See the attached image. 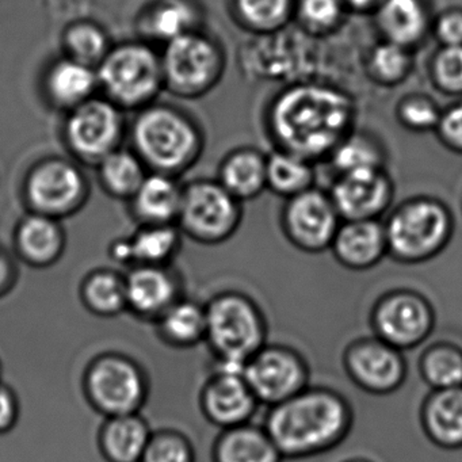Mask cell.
<instances>
[{
    "label": "cell",
    "instance_id": "11",
    "mask_svg": "<svg viewBox=\"0 0 462 462\" xmlns=\"http://www.w3.org/2000/svg\"><path fill=\"white\" fill-rule=\"evenodd\" d=\"M23 194L29 212L61 220L82 209L88 183L74 162L48 158L29 170Z\"/></svg>",
    "mask_w": 462,
    "mask_h": 462
},
{
    "label": "cell",
    "instance_id": "6",
    "mask_svg": "<svg viewBox=\"0 0 462 462\" xmlns=\"http://www.w3.org/2000/svg\"><path fill=\"white\" fill-rule=\"evenodd\" d=\"M388 255L402 264L437 258L450 243L454 218L450 209L432 197H416L397 207L385 224Z\"/></svg>",
    "mask_w": 462,
    "mask_h": 462
},
{
    "label": "cell",
    "instance_id": "31",
    "mask_svg": "<svg viewBox=\"0 0 462 462\" xmlns=\"http://www.w3.org/2000/svg\"><path fill=\"white\" fill-rule=\"evenodd\" d=\"M180 235L177 224L142 226L134 236L126 237L131 264L167 266L180 250Z\"/></svg>",
    "mask_w": 462,
    "mask_h": 462
},
{
    "label": "cell",
    "instance_id": "49",
    "mask_svg": "<svg viewBox=\"0 0 462 462\" xmlns=\"http://www.w3.org/2000/svg\"><path fill=\"white\" fill-rule=\"evenodd\" d=\"M0 375H2V365H0Z\"/></svg>",
    "mask_w": 462,
    "mask_h": 462
},
{
    "label": "cell",
    "instance_id": "26",
    "mask_svg": "<svg viewBox=\"0 0 462 462\" xmlns=\"http://www.w3.org/2000/svg\"><path fill=\"white\" fill-rule=\"evenodd\" d=\"M266 170L267 156L253 148H240L224 159L217 180L237 201H250L267 189Z\"/></svg>",
    "mask_w": 462,
    "mask_h": 462
},
{
    "label": "cell",
    "instance_id": "15",
    "mask_svg": "<svg viewBox=\"0 0 462 462\" xmlns=\"http://www.w3.org/2000/svg\"><path fill=\"white\" fill-rule=\"evenodd\" d=\"M340 220L329 194L315 188L286 199L281 213V226L286 239L307 254L329 250Z\"/></svg>",
    "mask_w": 462,
    "mask_h": 462
},
{
    "label": "cell",
    "instance_id": "2",
    "mask_svg": "<svg viewBox=\"0 0 462 462\" xmlns=\"http://www.w3.org/2000/svg\"><path fill=\"white\" fill-rule=\"evenodd\" d=\"M356 420L350 400L324 385H310L286 402L267 408L263 427L283 459H304L334 450Z\"/></svg>",
    "mask_w": 462,
    "mask_h": 462
},
{
    "label": "cell",
    "instance_id": "46",
    "mask_svg": "<svg viewBox=\"0 0 462 462\" xmlns=\"http://www.w3.org/2000/svg\"><path fill=\"white\" fill-rule=\"evenodd\" d=\"M17 270L10 256L0 250V297L9 293L15 283Z\"/></svg>",
    "mask_w": 462,
    "mask_h": 462
},
{
    "label": "cell",
    "instance_id": "35",
    "mask_svg": "<svg viewBox=\"0 0 462 462\" xmlns=\"http://www.w3.org/2000/svg\"><path fill=\"white\" fill-rule=\"evenodd\" d=\"M337 175L358 170L383 169V148L369 134L351 132L328 156Z\"/></svg>",
    "mask_w": 462,
    "mask_h": 462
},
{
    "label": "cell",
    "instance_id": "20",
    "mask_svg": "<svg viewBox=\"0 0 462 462\" xmlns=\"http://www.w3.org/2000/svg\"><path fill=\"white\" fill-rule=\"evenodd\" d=\"M419 423L438 448H462V386L430 391L419 408Z\"/></svg>",
    "mask_w": 462,
    "mask_h": 462
},
{
    "label": "cell",
    "instance_id": "24",
    "mask_svg": "<svg viewBox=\"0 0 462 462\" xmlns=\"http://www.w3.org/2000/svg\"><path fill=\"white\" fill-rule=\"evenodd\" d=\"M183 188L171 175L151 172L132 197V215L142 226L177 224Z\"/></svg>",
    "mask_w": 462,
    "mask_h": 462
},
{
    "label": "cell",
    "instance_id": "48",
    "mask_svg": "<svg viewBox=\"0 0 462 462\" xmlns=\"http://www.w3.org/2000/svg\"><path fill=\"white\" fill-rule=\"evenodd\" d=\"M342 462H374L372 459L365 458V457H353V458L343 459Z\"/></svg>",
    "mask_w": 462,
    "mask_h": 462
},
{
    "label": "cell",
    "instance_id": "3",
    "mask_svg": "<svg viewBox=\"0 0 462 462\" xmlns=\"http://www.w3.org/2000/svg\"><path fill=\"white\" fill-rule=\"evenodd\" d=\"M132 151L151 172L182 174L190 169L204 148L197 124L169 105L152 104L139 110L131 128Z\"/></svg>",
    "mask_w": 462,
    "mask_h": 462
},
{
    "label": "cell",
    "instance_id": "27",
    "mask_svg": "<svg viewBox=\"0 0 462 462\" xmlns=\"http://www.w3.org/2000/svg\"><path fill=\"white\" fill-rule=\"evenodd\" d=\"M151 437L147 421L137 413L112 416L102 427L99 446L109 462H140Z\"/></svg>",
    "mask_w": 462,
    "mask_h": 462
},
{
    "label": "cell",
    "instance_id": "33",
    "mask_svg": "<svg viewBox=\"0 0 462 462\" xmlns=\"http://www.w3.org/2000/svg\"><path fill=\"white\" fill-rule=\"evenodd\" d=\"M197 15L190 5L182 0H166L143 21L144 42H167L196 32Z\"/></svg>",
    "mask_w": 462,
    "mask_h": 462
},
{
    "label": "cell",
    "instance_id": "44",
    "mask_svg": "<svg viewBox=\"0 0 462 462\" xmlns=\"http://www.w3.org/2000/svg\"><path fill=\"white\" fill-rule=\"evenodd\" d=\"M434 36L440 47H462V10L451 9L434 23Z\"/></svg>",
    "mask_w": 462,
    "mask_h": 462
},
{
    "label": "cell",
    "instance_id": "32",
    "mask_svg": "<svg viewBox=\"0 0 462 462\" xmlns=\"http://www.w3.org/2000/svg\"><path fill=\"white\" fill-rule=\"evenodd\" d=\"M266 177L267 189L288 199L313 188L315 170L312 162L286 151L275 150L267 156Z\"/></svg>",
    "mask_w": 462,
    "mask_h": 462
},
{
    "label": "cell",
    "instance_id": "45",
    "mask_svg": "<svg viewBox=\"0 0 462 462\" xmlns=\"http://www.w3.org/2000/svg\"><path fill=\"white\" fill-rule=\"evenodd\" d=\"M20 415L17 396L9 386L0 383V434L13 430Z\"/></svg>",
    "mask_w": 462,
    "mask_h": 462
},
{
    "label": "cell",
    "instance_id": "41",
    "mask_svg": "<svg viewBox=\"0 0 462 462\" xmlns=\"http://www.w3.org/2000/svg\"><path fill=\"white\" fill-rule=\"evenodd\" d=\"M442 110L426 96H408L397 105L396 117L402 128L416 134L435 132Z\"/></svg>",
    "mask_w": 462,
    "mask_h": 462
},
{
    "label": "cell",
    "instance_id": "28",
    "mask_svg": "<svg viewBox=\"0 0 462 462\" xmlns=\"http://www.w3.org/2000/svg\"><path fill=\"white\" fill-rule=\"evenodd\" d=\"M156 321L162 339L172 347L191 348L205 342V304L180 297Z\"/></svg>",
    "mask_w": 462,
    "mask_h": 462
},
{
    "label": "cell",
    "instance_id": "29",
    "mask_svg": "<svg viewBox=\"0 0 462 462\" xmlns=\"http://www.w3.org/2000/svg\"><path fill=\"white\" fill-rule=\"evenodd\" d=\"M105 193L116 199L131 201L147 177V167L134 151L118 148L97 164Z\"/></svg>",
    "mask_w": 462,
    "mask_h": 462
},
{
    "label": "cell",
    "instance_id": "4",
    "mask_svg": "<svg viewBox=\"0 0 462 462\" xmlns=\"http://www.w3.org/2000/svg\"><path fill=\"white\" fill-rule=\"evenodd\" d=\"M207 334L215 366L242 372L245 362L269 342V323L261 305L239 291L216 293L205 304Z\"/></svg>",
    "mask_w": 462,
    "mask_h": 462
},
{
    "label": "cell",
    "instance_id": "21",
    "mask_svg": "<svg viewBox=\"0 0 462 462\" xmlns=\"http://www.w3.org/2000/svg\"><path fill=\"white\" fill-rule=\"evenodd\" d=\"M42 90L53 107L69 112L99 91L97 69L64 56L48 67Z\"/></svg>",
    "mask_w": 462,
    "mask_h": 462
},
{
    "label": "cell",
    "instance_id": "42",
    "mask_svg": "<svg viewBox=\"0 0 462 462\" xmlns=\"http://www.w3.org/2000/svg\"><path fill=\"white\" fill-rule=\"evenodd\" d=\"M340 0H301L300 20L313 32H328L337 28L342 17Z\"/></svg>",
    "mask_w": 462,
    "mask_h": 462
},
{
    "label": "cell",
    "instance_id": "17",
    "mask_svg": "<svg viewBox=\"0 0 462 462\" xmlns=\"http://www.w3.org/2000/svg\"><path fill=\"white\" fill-rule=\"evenodd\" d=\"M343 221L377 220L393 201V180L383 169L337 175L329 191Z\"/></svg>",
    "mask_w": 462,
    "mask_h": 462
},
{
    "label": "cell",
    "instance_id": "8",
    "mask_svg": "<svg viewBox=\"0 0 462 462\" xmlns=\"http://www.w3.org/2000/svg\"><path fill=\"white\" fill-rule=\"evenodd\" d=\"M242 217V202L218 180H194L183 188L177 226L194 242L205 245L226 242L236 234Z\"/></svg>",
    "mask_w": 462,
    "mask_h": 462
},
{
    "label": "cell",
    "instance_id": "9",
    "mask_svg": "<svg viewBox=\"0 0 462 462\" xmlns=\"http://www.w3.org/2000/svg\"><path fill=\"white\" fill-rule=\"evenodd\" d=\"M435 324L434 305L413 289L385 291L375 300L369 312L372 334L404 353L426 343Z\"/></svg>",
    "mask_w": 462,
    "mask_h": 462
},
{
    "label": "cell",
    "instance_id": "18",
    "mask_svg": "<svg viewBox=\"0 0 462 462\" xmlns=\"http://www.w3.org/2000/svg\"><path fill=\"white\" fill-rule=\"evenodd\" d=\"M329 250L351 272H366L388 255L385 224L378 220L343 221Z\"/></svg>",
    "mask_w": 462,
    "mask_h": 462
},
{
    "label": "cell",
    "instance_id": "10",
    "mask_svg": "<svg viewBox=\"0 0 462 462\" xmlns=\"http://www.w3.org/2000/svg\"><path fill=\"white\" fill-rule=\"evenodd\" d=\"M124 110L105 97H93L67 112L63 140L72 158L96 166L120 148L125 132Z\"/></svg>",
    "mask_w": 462,
    "mask_h": 462
},
{
    "label": "cell",
    "instance_id": "40",
    "mask_svg": "<svg viewBox=\"0 0 462 462\" xmlns=\"http://www.w3.org/2000/svg\"><path fill=\"white\" fill-rule=\"evenodd\" d=\"M140 462H196L193 443L175 430L155 432Z\"/></svg>",
    "mask_w": 462,
    "mask_h": 462
},
{
    "label": "cell",
    "instance_id": "14",
    "mask_svg": "<svg viewBox=\"0 0 462 462\" xmlns=\"http://www.w3.org/2000/svg\"><path fill=\"white\" fill-rule=\"evenodd\" d=\"M342 366L356 388L373 396L394 393L408 377L404 351L373 334L347 343L342 354Z\"/></svg>",
    "mask_w": 462,
    "mask_h": 462
},
{
    "label": "cell",
    "instance_id": "37",
    "mask_svg": "<svg viewBox=\"0 0 462 462\" xmlns=\"http://www.w3.org/2000/svg\"><path fill=\"white\" fill-rule=\"evenodd\" d=\"M61 42L66 52L64 56L94 69L106 58L112 48L107 34L99 26L90 23H79L69 26L64 32Z\"/></svg>",
    "mask_w": 462,
    "mask_h": 462
},
{
    "label": "cell",
    "instance_id": "47",
    "mask_svg": "<svg viewBox=\"0 0 462 462\" xmlns=\"http://www.w3.org/2000/svg\"><path fill=\"white\" fill-rule=\"evenodd\" d=\"M348 6L356 10H367L372 7L380 6L383 0H345Z\"/></svg>",
    "mask_w": 462,
    "mask_h": 462
},
{
    "label": "cell",
    "instance_id": "22",
    "mask_svg": "<svg viewBox=\"0 0 462 462\" xmlns=\"http://www.w3.org/2000/svg\"><path fill=\"white\" fill-rule=\"evenodd\" d=\"M14 247L29 266H52L66 248V234L60 220L29 212L15 228Z\"/></svg>",
    "mask_w": 462,
    "mask_h": 462
},
{
    "label": "cell",
    "instance_id": "38",
    "mask_svg": "<svg viewBox=\"0 0 462 462\" xmlns=\"http://www.w3.org/2000/svg\"><path fill=\"white\" fill-rule=\"evenodd\" d=\"M291 7V0H236L240 21L259 33L282 28L288 23Z\"/></svg>",
    "mask_w": 462,
    "mask_h": 462
},
{
    "label": "cell",
    "instance_id": "12",
    "mask_svg": "<svg viewBox=\"0 0 462 462\" xmlns=\"http://www.w3.org/2000/svg\"><path fill=\"white\" fill-rule=\"evenodd\" d=\"M261 405L286 402L310 385V367L301 351L285 343L267 342L242 370Z\"/></svg>",
    "mask_w": 462,
    "mask_h": 462
},
{
    "label": "cell",
    "instance_id": "43",
    "mask_svg": "<svg viewBox=\"0 0 462 462\" xmlns=\"http://www.w3.org/2000/svg\"><path fill=\"white\" fill-rule=\"evenodd\" d=\"M435 134L443 147L462 155V99L443 110Z\"/></svg>",
    "mask_w": 462,
    "mask_h": 462
},
{
    "label": "cell",
    "instance_id": "13",
    "mask_svg": "<svg viewBox=\"0 0 462 462\" xmlns=\"http://www.w3.org/2000/svg\"><path fill=\"white\" fill-rule=\"evenodd\" d=\"M88 402L106 418L137 413L147 397V380L139 365L120 354H105L85 375Z\"/></svg>",
    "mask_w": 462,
    "mask_h": 462
},
{
    "label": "cell",
    "instance_id": "7",
    "mask_svg": "<svg viewBox=\"0 0 462 462\" xmlns=\"http://www.w3.org/2000/svg\"><path fill=\"white\" fill-rule=\"evenodd\" d=\"M164 90L183 99L209 93L224 72V53L217 42L191 32L164 45L161 52Z\"/></svg>",
    "mask_w": 462,
    "mask_h": 462
},
{
    "label": "cell",
    "instance_id": "30",
    "mask_svg": "<svg viewBox=\"0 0 462 462\" xmlns=\"http://www.w3.org/2000/svg\"><path fill=\"white\" fill-rule=\"evenodd\" d=\"M418 372L430 391L462 386L461 346L448 340L430 343L419 356Z\"/></svg>",
    "mask_w": 462,
    "mask_h": 462
},
{
    "label": "cell",
    "instance_id": "16",
    "mask_svg": "<svg viewBox=\"0 0 462 462\" xmlns=\"http://www.w3.org/2000/svg\"><path fill=\"white\" fill-rule=\"evenodd\" d=\"M199 410L218 430L250 423L261 402L240 370L213 366L199 391Z\"/></svg>",
    "mask_w": 462,
    "mask_h": 462
},
{
    "label": "cell",
    "instance_id": "1",
    "mask_svg": "<svg viewBox=\"0 0 462 462\" xmlns=\"http://www.w3.org/2000/svg\"><path fill=\"white\" fill-rule=\"evenodd\" d=\"M353 99L324 85H294L275 97L267 112V128L277 150L310 162L328 158L353 132Z\"/></svg>",
    "mask_w": 462,
    "mask_h": 462
},
{
    "label": "cell",
    "instance_id": "25",
    "mask_svg": "<svg viewBox=\"0 0 462 462\" xmlns=\"http://www.w3.org/2000/svg\"><path fill=\"white\" fill-rule=\"evenodd\" d=\"M429 18L419 0H383L377 10V28L386 42L412 50L426 39Z\"/></svg>",
    "mask_w": 462,
    "mask_h": 462
},
{
    "label": "cell",
    "instance_id": "36",
    "mask_svg": "<svg viewBox=\"0 0 462 462\" xmlns=\"http://www.w3.org/2000/svg\"><path fill=\"white\" fill-rule=\"evenodd\" d=\"M412 50L383 40L375 45L367 59V72L375 83L397 86L412 71Z\"/></svg>",
    "mask_w": 462,
    "mask_h": 462
},
{
    "label": "cell",
    "instance_id": "5",
    "mask_svg": "<svg viewBox=\"0 0 462 462\" xmlns=\"http://www.w3.org/2000/svg\"><path fill=\"white\" fill-rule=\"evenodd\" d=\"M97 75L102 97L121 110L144 109L164 90L161 52L144 40L110 48Z\"/></svg>",
    "mask_w": 462,
    "mask_h": 462
},
{
    "label": "cell",
    "instance_id": "23",
    "mask_svg": "<svg viewBox=\"0 0 462 462\" xmlns=\"http://www.w3.org/2000/svg\"><path fill=\"white\" fill-rule=\"evenodd\" d=\"M212 462H283L282 454L263 424H240L220 430L210 451Z\"/></svg>",
    "mask_w": 462,
    "mask_h": 462
},
{
    "label": "cell",
    "instance_id": "19",
    "mask_svg": "<svg viewBox=\"0 0 462 462\" xmlns=\"http://www.w3.org/2000/svg\"><path fill=\"white\" fill-rule=\"evenodd\" d=\"M128 310L142 318L158 319L180 299L178 278L167 266L137 264L125 277Z\"/></svg>",
    "mask_w": 462,
    "mask_h": 462
},
{
    "label": "cell",
    "instance_id": "39",
    "mask_svg": "<svg viewBox=\"0 0 462 462\" xmlns=\"http://www.w3.org/2000/svg\"><path fill=\"white\" fill-rule=\"evenodd\" d=\"M432 86L448 97H462V47H439L430 61Z\"/></svg>",
    "mask_w": 462,
    "mask_h": 462
},
{
    "label": "cell",
    "instance_id": "34",
    "mask_svg": "<svg viewBox=\"0 0 462 462\" xmlns=\"http://www.w3.org/2000/svg\"><path fill=\"white\" fill-rule=\"evenodd\" d=\"M83 302L99 316H116L128 310L125 278L112 270H96L82 283Z\"/></svg>",
    "mask_w": 462,
    "mask_h": 462
}]
</instances>
